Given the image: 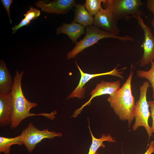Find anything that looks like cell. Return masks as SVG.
Returning <instances> with one entry per match:
<instances>
[{
  "instance_id": "obj_13",
  "label": "cell",
  "mask_w": 154,
  "mask_h": 154,
  "mask_svg": "<svg viewBox=\"0 0 154 154\" xmlns=\"http://www.w3.org/2000/svg\"><path fill=\"white\" fill-rule=\"evenodd\" d=\"M84 27L74 22L67 24L63 23L62 25L56 28V33H64L75 44L78 38L85 33Z\"/></svg>"
},
{
  "instance_id": "obj_23",
  "label": "cell",
  "mask_w": 154,
  "mask_h": 154,
  "mask_svg": "<svg viewBox=\"0 0 154 154\" xmlns=\"http://www.w3.org/2000/svg\"><path fill=\"white\" fill-rule=\"evenodd\" d=\"M148 102L150 108L151 115L152 119V125L151 127L152 132L154 133V100L149 101Z\"/></svg>"
},
{
  "instance_id": "obj_8",
  "label": "cell",
  "mask_w": 154,
  "mask_h": 154,
  "mask_svg": "<svg viewBox=\"0 0 154 154\" xmlns=\"http://www.w3.org/2000/svg\"><path fill=\"white\" fill-rule=\"evenodd\" d=\"M94 25L101 27L106 31L118 35L120 31L117 20L112 12L107 9L102 8L94 17Z\"/></svg>"
},
{
  "instance_id": "obj_28",
  "label": "cell",
  "mask_w": 154,
  "mask_h": 154,
  "mask_svg": "<svg viewBox=\"0 0 154 154\" xmlns=\"http://www.w3.org/2000/svg\"><path fill=\"white\" fill-rule=\"evenodd\" d=\"M95 154H100L96 152Z\"/></svg>"
},
{
  "instance_id": "obj_22",
  "label": "cell",
  "mask_w": 154,
  "mask_h": 154,
  "mask_svg": "<svg viewBox=\"0 0 154 154\" xmlns=\"http://www.w3.org/2000/svg\"><path fill=\"white\" fill-rule=\"evenodd\" d=\"M1 2L6 11L9 19L10 23H11L12 21L10 14V9L11 4L13 2L12 0H1Z\"/></svg>"
},
{
  "instance_id": "obj_16",
  "label": "cell",
  "mask_w": 154,
  "mask_h": 154,
  "mask_svg": "<svg viewBox=\"0 0 154 154\" xmlns=\"http://www.w3.org/2000/svg\"><path fill=\"white\" fill-rule=\"evenodd\" d=\"M88 128L92 138V142L89 148L88 154H95L98 149L100 147L104 148L105 145L103 143L104 141L113 143L116 141L112 137L110 134H102L101 137L99 138L95 137L91 130L89 119L88 118Z\"/></svg>"
},
{
  "instance_id": "obj_19",
  "label": "cell",
  "mask_w": 154,
  "mask_h": 154,
  "mask_svg": "<svg viewBox=\"0 0 154 154\" xmlns=\"http://www.w3.org/2000/svg\"><path fill=\"white\" fill-rule=\"evenodd\" d=\"M103 1V0H86L84 5L91 15L94 16L102 8L101 3Z\"/></svg>"
},
{
  "instance_id": "obj_12",
  "label": "cell",
  "mask_w": 154,
  "mask_h": 154,
  "mask_svg": "<svg viewBox=\"0 0 154 154\" xmlns=\"http://www.w3.org/2000/svg\"><path fill=\"white\" fill-rule=\"evenodd\" d=\"M13 112V104L11 92L7 94H0V126L11 125Z\"/></svg>"
},
{
  "instance_id": "obj_26",
  "label": "cell",
  "mask_w": 154,
  "mask_h": 154,
  "mask_svg": "<svg viewBox=\"0 0 154 154\" xmlns=\"http://www.w3.org/2000/svg\"><path fill=\"white\" fill-rule=\"evenodd\" d=\"M151 24L152 27L154 28V18L151 21Z\"/></svg>"
},
{
  "instance_id": "obj_10",
  "label": "cell",
  "mask_w": 154,
  "mask_h": 154,
  "mask_svg": "<svg viewBox=\"0 0 154 154\" xmlns=\"http://www.w3.org/2000/svg\"><path fill=\"white\" fill-rule=\"evenodd\" d=\"M35 4L47 13L64 14L67 13L76 4L74 0H40L36 1Z\"/></svg>"
},
{
  "instance_id": "obj_11",
  "label": "cell",
  "mask_w": 154,
  "mask_h": 154,
  "mask_svg": "<svg viewBox=\"0 0 154 154\" xmlns=\"http://www.w3.org/2000/svg\"><path fill=\"white\" fill-rule=\"evenodd\" d=\"M120 85L121 82L119 80L112 82L101 81L100 82L97 84L95 88L91 91L90 93L91 97L89 100L79 108L76 109L71 117H76L81 113L84 107L90 104L92 100L94 98L104 94H108L110 96L113 94L120 88Z\"/></svg>"
},
{
  "instance_id": "obj_14",
  "label": "cell",
  "mask_w": 154,
  "mask_h": 154,
  "mask_svg": "<svg viewBox=\"0 0 154 154\" xmlns=\"http://www.w3.org/2000/svg\"><path fill=\"white\" fill-rule=\"evenodd\" d=\"M12 78L4 61H0V94H7L11 92L13 87Z\"/></svg>"
},
{
  "instance_id": "obj_6",
  "label": "cell",
  "mask_w": 154,
  "mask_h": 154,
  "mask_svg": "<svg viewBox=\"0 0 154 154\" xmlns=\"http://www.w3.org/2000/svg\"><path fill=\"white\" fill-rule=\"evenodd\" d=\"M22 137V143L29 153L35 148L37 144L45 139H52L55 137H61L62 133L54 131H49L46 129L40 130L30 123L23 129L20 134Z\"/></svg>"
},
{
  "instance_id": "obj_9",
  "label": "cell",
  "mask_w": 154,
  "mask_h": 154,
  "mask_svg": "<svg viewBox=\"0 0 154 154\" xmlns=\"http://www.w3.org/2000/svg\"><path fill=\"white\" fill-rule=\"evenodd\" d=\"M76 64L80 71L81 77L78 86L68 96L67 99L73 98L77 97L79 99L84 98L85 96V94L86 87H84L85 84L90 80L95 77L98 76L111 75L118 77L121 79L123 78L122 75L123 71H120L117 69L118 65L112 71L105 73L95 74H90L84 73L81 69L76 62Z\"/></svg>"
},
{
  "instance_id": "obj_21",
  "label": "cell",
  "mask_w": 154,
  "mask_h": 154,
  "mask_svg": "<svg viewBox=\"0 0 154 154\" xmlns=\"http://www.w3.org/2000/svg\"><path fill=\"white\" fill-rule=\"evenodd\" d=\"M31 22L28 21L25 18L22 19L20 23L17 25H15L12 27L13 31L12 33L15 34V32L20 28L24 26L28 25L31 23Z\"/></svg>"
},
{
  "instance_id": "obj_17",
  "label": "cell",
  "mask_w": 154,
  "mask_h": 154,
  "mask_svg": "<svg viewBox=\"0 0 154 154\" xmlns=\"http://www.w3.org/2000/svg\"><path fill=\"white\" fill-rule=\"evenodd\" d=\"M14 145L21 146L22 137L21 135L13 138L0 137V153L10 154L11 146Z\"/></svg>"
},
{
  "instance_id": "obj_24",
  "label": "cell",
  "mask_w": 154,
  "mask_h": 154,
  "mask_svg": "<svg viewBox=\"0 0 154 154\" xmlns=\"http://www.w3.org/2000/svg\"><path fill=\"white\" fill-rule=\"evenodd\" d=\"M146 3L147 8L154 16V0H147Z\"/></svg>"
},
{
  "instance_id": "obj_4",
  "label": "cell",
  "mask_w": 154,
  "mask_h": 154,
  "mask_svg": "<svg viewBox=\"0 0 154 154\" xmlns=\"http://www.w3.org/2000/svg\"><path fill=\"white\" fill-rule=\"evenodd\" d=\"M102 3L104 9L110 10L117 21L145 16L140 9L145 4L141 0H103Z\"/></svg>"
},
{
  "instance_id": "obj_27",
  "label": "cell",
  "mask_w": 154,
  "mask_h": 154,
  "mask_svg": "<svg viewBox=\"0 0 154 154\" xmlns=\"http://www.w3.org/2000/svg\"><path fill=\"white\" fill-rule=\"evenodd\" d=\"M152 98L153 99V100H154V96H152Z\"/></svg>"
},
{
  "instance_id": "obj_20",
  "label": "cell",
  "mask_w": 154,
  "mask_h": 154,
  "mask_svg": "<svg viewBox=\"0 0 154 154\" xmlns=\"http://www.w3.org/2000/svg\"><path fill=\"white\" fill-rule=\"evenodd\" d=\"M40 11L33 7H30L29 10L24 14L25 18L31 22L36 19L40 15Z\"/></svg>"
},
{
  "instance_id": "obj_15",
  "label": "cell",
  "mask_w": 154,
  "mask_h": 154,
  "mask_svg": "<svg viewBox=\"0 0 154 154\" xmlns=\"http://www.w3.org/2000/svg\"><path fill=\"white\" fill-rule=\"evenodd\" d=\"M75 7L73 22L77 23L84 27L93 25L94 17L86 9L84 5L78 3L76 5Z\"/></svg>"
},
{
  "instance_id": "obj_5",
  "label": "cell",
  "mask_w": 154,
  "mask_h": 154,
  "mask_svg": "<svg viewBox=\"0 0 154 154\" xmlns=\"http://www.w3.org/2000/svg\"><path fill=\"white\" fill-rule=\"evenodd\" d=\"M150 85L149 83L145 81L140 86V96L135 103L134 115L135 121L132 127L133 130L135 131L140 127H143L146 131L149 139L153 134L151 127L148 123L151 112L147 99V92Z\"/></svg>"
},
{
  "instance_id": "obj_3",
  "label": "cell",
  "mask_w": 154,
  "mask_h": 154,
  "mask_svg": "<svg viewBox=\"0 0 154 154\" xmlns=\"http://www.w3.org/2000/svg\"><path fill=\"white\" fill-rule=\"evenodd\" d=\"M86 33L84 38L77 42L73 48L67 54V59H70L75 57L80 53L97 43L100 40L105 38L117 39L122 41H134V39L128 35L120 36L113 34L102 30L94 25L86 27Z\"/></svg>"
},
{
  "instance_id": "obj_7",
  "label": "cell",
  "mask_w": 154,
  "mask_h": 154,
  "mask_svg": "<svg viewBox=\"0 0 154 154\" xmlns=\"http://www.w3.org/2000/svg\"><path fill=\"white\" fill-rule=\"evenodd\" d=\"M138 23L144 33L143 41L141 45L143 52L139 61L140 66L143 67L154 62V36L148 26L144 23L141 16L136 19Z\"/></svg>"
},
{
  "instance_id": "obj_1",
  "label": "cell",
  "mask_w": 154,
  "mask_h": 154,
  "mask_svg": "<svg viewBox=\"0 0 154 154\" xmlns=\"http://www.w3.org/2000/svg\"><path fill=\"white\" fill-rule=\"evenodd\" d=\"M24 72H19L17 70L14 77V81L11 92L13 104V112L10 127L12 129L17 127L24 119L30 116H41L51 120L55 117L57 112L55 110L50 113H42L35 114L30 112V110L36 107L37 104L31 102L25 96L22 87V81Z\"/></svg>"
},
{
  "instance_id": "obj_18",
  "label": "cell",
  "mask_w": 154,
  "mask_h": 154,
  "mask_svg": "<svg viewBox=\"0 0 154 154\" xmlns=\"http://www.w3.org/2000/svg\"><path fill=\"white\" fill-rule=\"evenodd\" d=\"M151 68L148 71L138 70L136 73L138 77L147 79L151 84L153 90L152 96H154V62L151 61Z\"/></svg>"
},
{
  "instance_id": "obj_2",
  "label": "cell",
  "mask_w": 154,
  "mask_h": 154,
  "mask_svg": "<svg viewBox=\"0 0 154 154\" xmlns=\"http://www.w3.org/2000/svg\"><path fill=\"white\" fill-rule=\"evenodd\" d=\"M133 75L131 70L128 78L121 88L108 98V101L115 114L120 119L127 121L129 127L134 118L135 105L131 89Z\"/></svg>"
},
{
  "instance_id": "obj_25",
  "label": "cell",
  "mask_w": 154,
  "mask_h": 154,
  "mask_svg": "<svg viewBox=\"0 0 154 154\" xmlns=\"http://www.w3.org/2000/svg\"><path fill=\"white\" fill-rule=\"evenodd\" d=\"M153 153H154V140L150 142L148 148L144 154H152Z\"/></svg>"
}]
</instances>
